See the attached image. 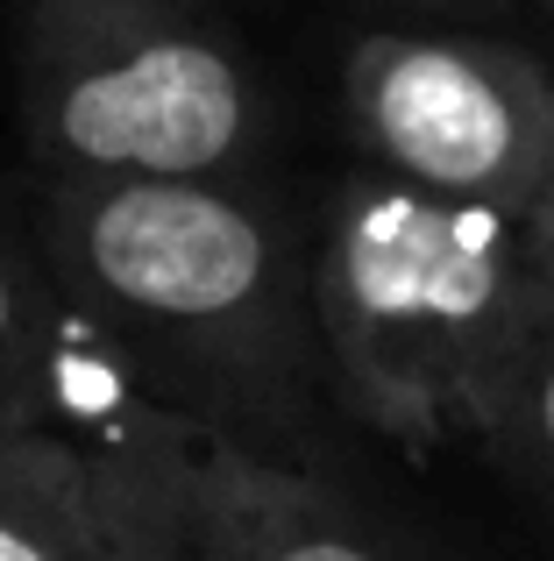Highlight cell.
<instances>
[{"label":"cell","mask_w":554,"mask_h":561,"mask_svg":"<svg viewBox=\"0 0 554 561\" xmlns=\"http://www.w3.org/2000/svg\"><path fill=\"white\" fill-rule=\"evenodd\" d=\"M264 561H413V534L384 512H362L334 477H299Z\"/></svg>","instance_id":"8"},{"label":"cell","mask_w":554,"mask_h":561,"mask_svg":"<svg viewBox=\"0 0 554 561\" xmlns=\"http://www.w3.org/2000/svg\"><path fill=\"white\" fill-rule=\"evenodd\" d=\"M28 434H65L100 455L199 440L136 391L107 334L79 313L65 277L50 271L36 220L0 199V440Z\"/></svg>","instance_id":"5"},{"label":"cell","mask_w":554,"mask_h":561,"mask_svg":"<svg viewBox=\"0 0 554 561\" xmlns=\"http://www.w3.org/2000/svg\"><path fill=\"white\" fill-rule=\"evenodd\" d=\"M527 271H533V291H541L547 320H554V171L527 206Z\"/></svg>","instance_id":"11"},{"label":"cell","mask_w":554,"mask_h":561,"mask_svg":"<svg viewBox=\"0 0 554 561\" xmlns=\"http://www.w3.org/2000/svg\"><path fill=\"white\" fill-rule=\"evenodd\" d=\"M519 36L554 65V0H519Z\"/></svg>","instance_id":"12"},{"label":"cell","mask_w":554,"mask_h":561,"mask_svg":"<svg viewBox=\"0 0 554 561\" xmlns=\"http://www.w3.org/2000/svg\"><path fill=\"white\" fill-rule=\"evenodd\" d=\"M14 122L36 185L264 179L270 79L213 0H22Z\"/></svg>","instance_id":"3"},{"label":"cell","mask_w":554,"mask_h":561,"mask_svg":"<svg viewBox=\"0 0 554 561\" xmlns=\"http://www.w3.org/2000/svg\"><path fill=\"white\" fill-rule=\"evenodd\" d=\"M122 455L65 434L0 440V561H107Z\"/></svg>","instance_id":"7"},{"label":"cell","mask_w":554,"mask_h":561,"mask_svg":"<svg viewBox=\"0 0 554 561\" xmlns=\"http://www.w3.org/2000/svg\"><path fill=\"white\" fill-rule=\"evenodd\" d=\"M291 491L299 469L207 440L122 455L107 561H264Z\"/></svg>","instance_id":"6"},{"label":"cell","mask_w":554,"mask_h":561,"mask_svg":"<svg viewBox=\"0 0 554 561\" xmlns=\"http://www.w3.org/2000/svg\"><path fill=\"white\" fill-rule=\"evenodd\" d=\"M484 462L554 519V320L533 334L527 363H519L512 391H505L498 420H490Z\"/></svg>","instance_id":"9"},{"label":"cell","mask_w":554,"mask_h":561,"mask_svg":"<svg viewBox=\"0 0 554 561\" xmlns=\"http://www.w3.org/2000/svg\"><path fill=\"white\" fill-rule=\"evenodd\" d=\"M342 122L384 179L527 214L554 171V65L505 28L377 22L342 50Z\"/></svg>","instance_id":"4"},{"label":"cell","mask_w":554,"mask_h":561,"mask_svg":"<svg viewBox=\"0 0 554 561\" xmlns=\"http://www.w3.org/2000/svg\"><path fill=\"white\" fill-rule=\"evenodd\" d=\"M313 291L348 426L399 455L484 448L547 306L527 214L356 164L313 199Z\"/></svg>","instance_id":"2"},{"label":"cell","mask_w":554,"mask_h":561,"mask_svg":"<svg viewBox=\"0 0 554 561\" xmlns=\"http://www.w3.org/2000/svg\"><path fill=\"white\" fill-rule=\"evenodd\" d=\"M43 256L136 391L207 448L327 477L348 426L313 291V206L270 179L36 185Z\"/></svg>","instance_id":"1"},{"label":"cell","mask_w":554,"mask_h":561,"mask_svg":"<svg viewBox=\"0 0 554 561\" xmlns=\"http://www.w3.org/2000/svg\"><path fill=\"white\" fill-rule=\"evenodd\" d=\"M405 28H505L519 36V0H362Z\"/></svg>","instance_id":"10"}]
</instances>
